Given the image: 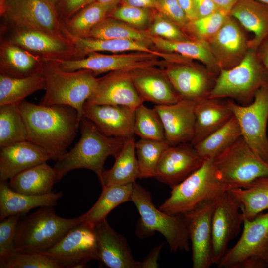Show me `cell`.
Masks as SVG:
<instances>
[{
    "label": "cell",
    "mask_w": 268,
    "mask_h": 268,
    "mask_svg": "<svg viewBox=\"0 0 268 268\" xmlns=\"http://www.w3.org/2000/svg\"><path fill=\"white\" fill-rule=\"evenodd\" d=\"M194 0L197 18L205 17L220 9L212 0Z\"/></svg>",
    "instance_id": "cell-50"
},
{
    "label": "cell",
    "mask_w": 268,
    "mask_h": 268,
    "mask_svg": "<svg viewBox=\"0 0 268 268\" xmlns=\"http://www.w3.org/2000/svg\"><path fill=\"white\" fill-rule=\"evenodd\" d=\"M41 73L45 79L46 88L39 104L71 106L81 119L83 105L95 89L97 76L87 69L65 71L53 60H43Z\"/></svg>",
    "instance_id": "cell-3"
},
{
    "label": "cell",
    "mask_w": 268,
    "mask_h": 268,
    "mask_svg": "<svg viewBox=\"0 0 268 268\" xmlns=\"http://www.w3.org/2000/svg\"><path fill=\"white\" fill-rule=\"evenodd\" d=\"M264 86H268V70L256 50L250 48L237 66L220 70L208 97L230 98L245 106L252 102L256 92Z\"/></svg>",
    "instance_id": "cell-6"
},
{
    "label": "cell",
    "mask_w": 268,
    "mask_h": 268,
    "mask_svg": "<svg viewBox=\"0 0 268 268\" xmlns=\"http://www.w3.org/2000/svg\"><path fill=\"white\" fill-rule=\"evenodd\" d=\"M241 137L239 124L233 115L226 123L194 146L204 159H215Z\"/></svg>",
    "instance_id": "cell-34"
},
{
    "label": "cell",
    "mask_w": 268,
    "mask_h": 268,
    "mask_svg": "<svg viewBox=\"0 0 268 268\" xmlns=\"http://www.w3.org/2000/svg\"><path fill=\"white\" fill-rule=\"evenodd\" d=\"M151 41L153 48L157 50L178 54L188 59L200 61L217 76L220 71L207 42L194 40L171 41L152 36Z\"/></svg>",
    "instance_id": "cell-33"
},
{
    "label": "cell",
    "mask_w": 268,
    "mask_h": 268,
    "mask_svg": "<svg viewBox=\"0 0 268 268\" xmlns=\"http://www.w3.org/2000/svg\"><path fill=\"white\" fill-rule=\"evenodd\" d=\"M147 31L152 36L171 41L192 40L180 27L158 11L154 14Z\"/></svg>",
    "instance_id": "cell-46"
},
{
    "label": "cell",
    "mask_w": 268,
    "mask_h": 268,
    "mask_svg": "<svg viewBox=\"0 0 268 268\" xmlns=\"http://www.w3.org/2000/svg\"><path fill=\"white\" fill-rule=\"evenodd\" d=\"M243 227L239 239L227 250L218 267L268 268V210L251 220L244 217Z\"/></svg>",
    "instance_id": "cell-8"
},
{
    "label": "cell",
    "mask_w": 268,
    "mask_h": 268,
    "mask_svg": "<svg viewBox=\"0 0 268 268\" xmlns=\"http://www.w3.org/2000/svg\"><path fill=\"white\" fill-rule=\"evenodd\" d=\"M227 103L238 121L242 137L253 151L268 163V86L259 89L249 105H241L230 100Z\"/></svg>",
    "instance_id": "cell-11"
},
{
    "label": "cell",
    "mask_w": 268,
    "mask_h": 268,
    "mask_svg": "<svg viewBox=\"0 0 268 268\" xmlns=\"http://www.w3.org/2000/svg\"><path fill=\"white\" fill-rule=\"evenodd\" d=\"M134 134L140 138L165 140L162 122L154 108H149L143 103L135 109Z\"/></svg>",
    "instance_id": "cell-43"
},
{
    "label": "cell",
    "mask_w": 268,
    "mask_h": 268,
    "mask_svg": "<svg viewBox=\"0 0 268 268\" xmlns=\"http://www.w3.org/2000/svg\"><path fill=\"white\" fill-rule=\"evenodd\" d=\"M243 220L240 205L229 191L215 200L212 217L213 264L217 265L226 253L229 242L243 226Z\"/></svg>",
    "instance_id": "cell-16"
},
{
    "label": "cell",
    "mask_w": 268,
    "mask_h": 268,
    "mask_svg": "<svg viewBox=\"0 0 268 268\" xmlns=\"http://www.w3.org/2000/svg\"><path fill=\"white\" fill-rule=\"evenodd\" d=\"M229 191L239 203L243 215L247 219H253L268 210V177L258 178L246 187Z\"/></svg>",
    "instance_id": "cell-35"
},
{
    "label": "cell",
    "mask_w": 268,
    "mask_h": 268,
    "mask_svg": "<svg viewBox=\"0 0 268 268\" xmlns=\"http://www.w3.org/2000/svg\"><path fill=\"white\" fill-rule=\"evenodd\" d=\"M52 159L44 148L27 140L0 148V181H7L32 167Z\"/></svg>",
    "instance_id": "cell-24"
},
{
    "label": "cell",
    "mask_w": 268,
    "mask_h": 268,
    "mask_svg": "<svg viewBox=\"0 0 268 268\" xmlns=\"http://www.w3.org/2000/svg\"><path fill=\"white\" fill-rule=\"evenodd\" d=\"M81 221L80 216L65 218L57 215L53 207H40L18 223L14 240L15 250L42 253Z\"/></svg>",
    "instance_id": "cell-7"
},
{
    "label": "cell",
    "mask_w": 268,
    "mask_h": 268,
    "mask_svg": "<svg viewBox=\"0 0 268 268\" xmlns=\"http://www.w3.org/2000/svg\"><path fill=\"white\" fill-rule=\"evenodd\" d=\"M150 9L122 4L116 7L109 16L122 21L137 29L147 30L154 15Z\"/></svg>",
    "instance_id": "cell-45"
},
{
    "label": "cell",
    "mask_w": 268,
    "mask_h": 268,
    "mask_svg": "<svg viewBox=\"0 0 268 268\" xmlns=\"http://www.w3.org/2000/svg\"><path fill=\"white\" fill-rule=\"evenodd\" d=\"M121 2L122 5L155 9L157 3L156 0H122Z\"/></svg>",
    "instance_id": "cell-53"
},
{
    "label": "cell",
    "mask_w": 268,
    "mask_h": 268,
    "mask_svg": "<svg viewBox=\"0 0 268 268\" xmlns=\"http://www.w3.org/2000/svg\"><path fill=\"white\" fill-rule=\"evenodd\" d=\"M21 215L20 214L12 215L0 220V262L15 250L14 240Z\"/></svg>",
    "instance_id": "cell-47"
},
{
    "label": "cell",
    "mask_w": 268,
    "mask_h": 268,
    "mask_svg": "<svg viewBox=\"0 0 268 268\" xmlns=\"http://www.w3.org/2000/svg\"><path fill=\"white\" fill-rule=\"evenodd\" d=\"M99 261L110 268H141V262L133 257L126 238L104 219L95 224Z\"/></svg>",
    "instance_id": "cell-23"
},
{
    "label": "cell",
    "mask_w": 268,
    "mask_h": 268,
    "mask_svg": "<svg viewBox=\"0 0 268 268\" xmlns=\"http://www.w3.org/2000/svg\"><path fill=\"white\" fill-rule=\"evenodd\" d=\"M214 201H205L183 215L191 244L193 268H209L213 265L212 217Z\"/></svg>",
    "instance_id": "cell-17"
},
{
    "label": "cell",
    "mask_w": 268,
    "mask_h": 268,
    "mask_svg": "<svg viewBox=\"0 0 268 268\" xmlns=\"http://www.w3.org/2000/svg\"><path fill=\"white\" fill-rule=\"evenodd\" d=\"M45 88V79L41 73L23 78L0 74V106L19 103Z\"/></svg>",
    "instance_id": "cell-38"
},
{
    "label": "cell",
    "mask_w": 268,
    "mask_h": 268,
    "mask_svg": "<svg viewBox=\"0 0 268 268\" xmlns=\"http://www.w3.org/2000/svg\"><path fill=\"white\" fill-rule=\"evenodd\" d=\"M41 253L56 261L63 268H84L88 262L99 260L95 225L81 221Z\"/></svg>",
    "instance_id": "cell-12"
},
{
    "label": "cell",
    "mask_w": 268,
    "mask_h": 268,
    "mask_svg": "<svg viewBox=\"0 0 268 268\" xmlns=\"http://www.w3.org/2000/svg\"><path fill=\"white\" fill-rule=\"evenodd\" d=\"M131 72L133 83L144 101L162 105L174 104L182 99L163 69L153 67Z\"/></svg>",
    "instance_id": "cell-25"
},
{
    "label": "cell",
    "mask_w": 268,
    "mask_h": 268,
    "mask_svg": "<svg viewBox=\"0 0 268 268\" xmlns=\"http://www.w3.org/2000/svg\"><path fill=\"white\" fill-rule=\"evenodd\" d=\"M218 6L219 9L230 11L238 0H212Z\"/></svg>",
    "instance_id": "cell-55"
},
{
    "label": "cell",
    "mask_w": 268,
    "mask_h": 268,
    "mask_svg": "<svg viewBox=\"0 0 268 268\" xmlns=\"http://www.w3.org/2000/svg\"><path fill=\"white\" fill-rule=\"evenodd\" d=\"M163 243L155 247L152 250L148 255L141 262V268H156L159 267L158 260L160 250Z\"/></svg>",
    "instance_id": "cell-51"
},
{
    "label": "cell",
    "mask_w": 268,
    "mask_h": 268,
    "mask_svg": "<svg viewBox=\"0 0 268 268\" xmlns=\"http://www.w3.org/2000/svg\"><path fill=\"white\" fill-rule=\"evenodd\" d=\"M189 21L197 18L194 0H177Z\"/></svg>",
    "instance_id": "cell-52"
},
{
    "label": "cell",
    "mask_w": 268,
    "mask_h": 268,
    "mask_svg": "<svg viewBox=\"0 0 268 268\" xmlns=\"http://www.w3.org/2000/svg\"><path fill=\"white\" fill-rule=\"evenodd\" d=\"M204 160L190 142L171 145L161 156L154 177L171 188L198 169Z\"/></svg>",
    "instance_id": "cell-19"
},
{
    "label": "cell",
    "mask_w": 268,
    "mask_h": 268,
    "mask_svg": "<svg viewBox=\"0 0 268 268\" xmlns=\"http://www.w3.org/2000/svg\"><path fill=\"white\" fill-rule=\"evenodd\" d=\"M56 183L53 167L44 162L16 174L10 179V188L26 195H43L52 191Z\"/></svg>",
    "instance_id": "cell-32"
},
{
    "label": "cell",
    "mask_w": 268,
    "mask_h": 268,
    "mask_svg": "<svg viewBox=\"0 0 268 268\" xmlns=\"http://www.w3.org/2000/svg\"><path fill=\"white\" fill-rule=\"evenodd\" d=\"M75 45L78 59L93 52H108L121 53L139 52L150 53L168 62H172L175 55L155 49L151 45L140 41L128 39H100L91 37L70 38Z\"/></svg>",
    "instance_id": "cell-26"
},
{
    "label": "cell",
    "mask_w": 268,
    "mask_h": 268,
    "mask_svg": "<svg viewBox=\"0 0 268 268\" xmlns=\"http://www.w3.org/2000/svg\"><path fill=\"white\" fill-rule=\"evenodd\" d=\"M87 37L100 39L132 40L142 42L153 47L152 36L147 30L137 29L110 16L107 17L94 26Z\"/></svg>",
    "instance_id": "cell-39"
},
{
    "label": "cell",
    "mask_w": 268,
    "mask_h": 268,
    "mask_svg": "<svg viewBox=\"0 0 268 268\" xmlns=\"http://www.w3.org/2000/svg\"><path fill=\"white\" fill-rule=\"evenodd\" d=\"M135 142L134 136L126 139L123 147L114 157L115 161L112 168L103 172L100 181L102 187L134 184L139 178Z\"/></svg>",
    "instance_id": "cell-31"
},
{
    "label": "cell",
    "mask_w": 268,
    "mask_h": 268,
    "mask_svg": "<svg viewBox=\"0 0 268 268\" xmlns=\"http://www.w3.org/2000/svg\"><path fill=\"white\" fill-rule=\"evenodd\" d=\"M62 196L61 191L43 195L21 194L12 190L7 181H0V219L15 214H25L36 207L56 206Z\"/></svg>",
    "instance_id": "cell-27"
},
{
    "label": "cell",
    "mask_w": 268,
    "mask_h": 268,
    "mask_svg": "<svg viewBox=\"0 0 268 268\" xmlns=\"http://www.w3.org/2000/svg\"><path fill=\"white\" fill-rule=\"evenodd\" d=\"M257 0L268 5V0Z\"/></svg>",
    "instance_id": "cell-58"
},
{
    "label": "cell",
    "mask_w": 268,
    "mask_h": 268,
    "mask_svg": "<svg viewBox=\"0 0 268 268\" xmlns=\"http://www.w3.org/2000/svg\"><path fill=\"white\" fill-rule=\"evenodd\" d=\"M18 104L0 106V148L27 140V127Z\"/></svg>",
    "instance_id": "cell-40"
},
{
    "label": "cell",
    "mask_w": 268,
    "mask_h": 268,
    "mask_svg": "<svg viewBox=\"0 0 268 268\" xmlns=\"http://www.w3.org/2000/svg\"><path fill=\"white\" fill-rule=\"evenodd\" d=\"M113 10L96 1L86 6L62 23L67 37H87L93 27L109 16Z\"/></svg>",
    "instance_id": "cell-37"
},
{
    "label": "cell",
    "mask_w": 268,
    "mask_h": 268,
    "mask_svg": "<svg viewBox=\"0 0 268 268\" xmlns=\"http://www.w3.org/2000/svg\"><path fill=\"white\" fill-rule=\"evenodd\" d=\"M0 41L18 45L42 60L78 59L72 41L38 30L0 27Z\"/></svg>",
    "instance_id": "cell-13"
},
{
    "label": "cell",
    "mask_w": 268,
    "mask_h": 268,
    "mask_svg": "<svg viewBox=\"0 0 268 268\" xmlns=\"http://www.w3.org/2000/svg\"><path fill=\"white\" fill-rule=\"evenodd\" d=\"M135 110L125 106L86 101L83 107V115L104 135L126 139L134 135Z\"/></svg>",
    "instance_id": "cell-21"
},
{
    "label": "cell",
    "mask_w": 268,
    "mask_h": 268,
    "mask_svg": "<svg viewBox=\"0 0 268 268\" xmlns=\"http://www.w3.org/2000/svg\"><path fill=\"white\" fill-rule=\"evenodd\" d=\"M131 201L140 216L136 230L138 237L146 238L157 231L165 237L171 252L189 250L190 240L183 215H170L157 208L150 193L136 182L133 184Z\"/></svg>",
    "instance_id": "cell-5"
},
{
    "label": "cell",
    "mask_w": 268,
    "mask_h": 268,
    "mask_svg": "<svg viewBox=\"0 0 268 268\" xmlns=\"http://www.w3.org/2000/svg\"><path fill=\"white\" fill-rule=\"evenodd\" d=\"M163 70L181 98L195 102L209 97L217 76L192 60L169 63Z\"/></svg>",
    "instance_id": "cell-15"
},
{
    "label": "cell",
    "mask_w": 268,
    "mask_h": 268,
    "mask_svg": "<svg viewBox=\"0 0 268 268\" xmlns=\"http://www.w3.org/2000/svg\"><path fill=\"white\" fill-rule=\"evenodd\" d=\"M67 71L81 69L91 71L97 75L116 70L132 71L156 66L163 67L168 63L159 57L148 53L132 52L112 54L93 52L84 58L69 60H56Z\"/></svg>",
    "instance_id": "cell-14"
},
{
    "label": "cell",
    "mask_w": 268,
    "mask_h": 268,
    "mask_svg": "<svg viewBox=\"0 0 268 268\" xmlns=\"http://www.w3.org/2000/svg\"><path fill=\"white\" fill-rule=\"evenodd\" d=\"M0 27L29 28L67 38L56 8L46 0H0Z\"/></svg>",
    "instance_id": "cell-9"
},
{
    "label": "cell",
    "mask_w": 268,
    "mask_h": 268,
    "mask_svg": "<svg viewBox=\"0 0 268 268\" xmlns=\"http://www.w3.org/2000/svg\"><path fill=\"white\" fill-rule=\"evenodd\" d=\"M156 10L182 30L189 21L177 0H156Z\"/></svg>",
    "instance_id": "cell-48"
},
{
    "label": "cell",
    "mask_w": 268,
    "mask_h": 268,
    "mask_svg": "<svg viewBox=\"0 0 268 268\" xmlns=\"http://www.w3.org/2000/svg\"><path fill=\"white\" fill-rule=\"evenodd\" d=\"M207 97L196 102L194 146L226 123L233 116L227 101Z\"/></svg>",
    "instance_id": "cell-29"
},
{
    "label": "cell",
    "mask_w": 268,
    "mask_h": 268,
    "mask_svg": "<svg viewBox=\"0 0 268 268\" xmlns=\"http://www.w3.org/2000/svg\"><path fill=\"white\" fill-rule=\"evenodd\" d=\"M196 102L181 99L169 105H156L164 127L165 140L171 145L190 142L193 140L195 125Z\"/></svg>",
    "instance_id": "cell-22"
},
{
    "label": "cell",
    "mask_w": 268,
    "mask_h": 268,
    "mask_svg": "<svg viewBox=\"0 0 268 268\" xmlns=\"http://www.w3.org/2000/svg\"><path fill=\"white\" fill-rule=\"evenodd\" d=\"M79 129V141L69 151L60 157L53 167L56 183L69 172L77 169L94 172L100 182L107 158L111 155L115 157L126 140L104 135L92 121L84 117L80 120Z\"/></svg>",
    "instance_id": "cell-2"
},
{
    "label": "cell",
    "mask_w": 268,
    "mask_h": 268,
    "mask_svg": "<svg viewBox=\"0 0 268 268\" xmlns=\"http://www.w3.org/2000/svg\"><path fill=\"white\" fill-rule=\"evenodd\" d=\"M43 60L23 48L0 42V74L23 78L41 73Z\"/></svg>",
    "instance_id": "cell-30"
},
{
    "label": "cell",
    "mask_w": 268,
    "mask_h": 268,
    "mask_svg": "<svg viewBox=\"0 0 268 268\" xmlns=\"http://www.w3.org/2000/svg\"><path fill=\"white\" fill-rule=\"evenodd\" d=\"M229 16V12L218 9L205 17L188 21L183 30L192 40L207 42Z\"/></svg>",
    "instance_id": "cell-42"
},
{
    "label": "cell",
    "mask_w": 268,
    "mask_h": 268,
    "mask_svg": "<svg viewBox=\"0 0 268 268\" xmlns=\"http://www.w3.org/2000/svg\"><path fill=\"white\" fill-rule=\"evenodd\" d=\"M170 146L166 140H154L140 138L135 142L139 178L154 177L161 156Z\"/></svg>",
    "instance_id": "cell-41"
},
{
    "label": "cell",
    "mask_w": 268,
    "mask_h": 268,
    "mask_svg": "<svg viewBox=\"0 0 268 268\" xmlns=\"http://www.w3.org/2000/svg\"><path fill=\"white\" fill-rule=\"evenodd\" d=\"M27 131V140L46 150L57 160L75 139L81 120L77 110L66 105H42L24 100L18 104Z\"/></svg>",
    "instance_id": "cell-1"
},
{
    "label": "cell",
    "mask_w": 268,
    "mask_h": 268,
    "mask_svg": "<svg viewBox=\"0 0 268 268\" xmlns=\"http://www.w3.org/2000/svg\"><path fill=\"white\" fill-rule=\"evenodd\" d=\"M0 268H63L56 261L38 252L14 250L0 262Z\"/></svg>",
    "instance_id": "cell-44"
},
{
    "label": "cell",
    "mask_w": 268,
    "mask_h": 268,
    "mask_svg": "<svg viewBox=\"0 0 268 268\" xmlns=\"http://www.w3.org/2000/svg\"><path fill=\"white\" fill-rule=\"evenodd\" d=\"M230 15L253 34V38L249 40L250 48L256 50L268 36V5L257 0H238Z\"/></svg>",
    "instance_id": "cell-28"
},
{
    "label": "cell",
    "mask_w": 268,
    "mask_h": 268,
    "mask_svg": "<svg viewBox=\"0 0 268 268\" xmlns=\"http://www.w3.org/2000/svg\"><path fill=\"white\" fill-rule=\"evenodd\" d=\"M207 43L220 70L237 66L250 48L249 40L239 23L230 15Z\"/></svg>",
    "instance_id": "cell-20"
},
{
    "label": "cell",
    "mask_w": 268,
    "mask_h": 268,
    "mask_svg": "<svg viewBox=\"0 0 268 268\" xmlns=\"http://www.w3.org/2000/svg\"><path fill=\"white\" fill-rule=\"evenodd\" d=\"M100 197L85 213L80 216L82 221L96 224L106 219L108 214L120 204L131 201L133 184L109 185L102 187Z\"/></svg>",
    "instance_id": "cell-36"
},
{
    "label": "cell",
    "mask_w": 268,
    "mask_h": 268,
    "mask_svg": "<svg viewBox=\"0 0 268 268\" xmlns=\"http://www.w3.org/2000/svg\"><path fill=\"white\" fill-rule=\"evenodd\" d=\"M256 52L260 61L268 70V36L259 45Z\"/></svg>",
    "instance_id": "cell-54"
},
{
    "label": "cell",
    "mask_w": 268,
    "mask_h": 268,
    "mask_svg": "<svg viewBox=\"0 0 268 268\" xmlns=\"http://www.w3.org/2000/svg\"><path fill=\"white\" fill-rule=\"evenodd\" d=\"M96 0H59L56 5L58 18L63 23Z\"/></svg>",
    "instance_id": "cell-49"
},
{
    "label": "cell",
    "mask_w": 268,
    "mask_h": 268,
    "mask_svg": "<svg viewBox=\"0 0 268 268\" xmlns=\"http://www.w3.org/2000/svg\"><path fill=\"white\" fill-rule=\"evenodd\" d=\"M171 189L169 197L159 209L170 215H183L205 201L215 200L232 188L221 179L214 159H209Z\"/></svg>",
    "instance_id": "cell-4"
},
{
    "label": "cell",
    "mask_w": 268,
    "mask_h": 268,
    "mask_svg": "<svg viewBox=\"0 0 268 268\" xmlns=\"http://www.w3.org/2000/svg\"><path fill=\"white\" fill-rule=\"evenodd\" d=\"M122 0H96V1L114 9Z\"/></svg>",
    "instance_id": "cell-56"
},
{
    "label": "cell",
    "mask_w": 268,
    "mask_h": 268,
    "mask_svg": "<svg viewBox=\"0 0 268 268\" xmlns=\"http://www.w3.org/2000/svg\"><path fill=\"white\" fill-rule=\"evenodd\" d=\"M131 71H112L98 78L95 89L87 102L122 105L135 110L144 101L133 83Z\"/></svg>",
    "instance_id": "cell-18"
},
{
    "label": "cell",
    "mask_w": 268,
    "mask_h": 268,
    "mask_svg": "<svg viewBox=\"0 0 268 268\" xmlns=\"http://www.w3.org/2000/svg\"><path fill=\"white\" fill-rule=\"evenodd\" d=\"M218 176L232 189L245 188L268 177V163L253 151L241 137L214 159Z\"/></svg>",
    "instance_id": "cell-10"
},
{
    "label": "cell",
    "mask_w": 268,
    "mask_h": 268,
    "mask_svg": "<svg viewBox=\"0 0 268 268\" xmlns=\"http://www.w3.org/2000/svg\"><path fill=\"white\" fill-rule=\"evenodd\" d=\"M56 9V5L59 0H46Z\"/></svg>",
    "instance_id": "cell-57"
}]
</instances>
